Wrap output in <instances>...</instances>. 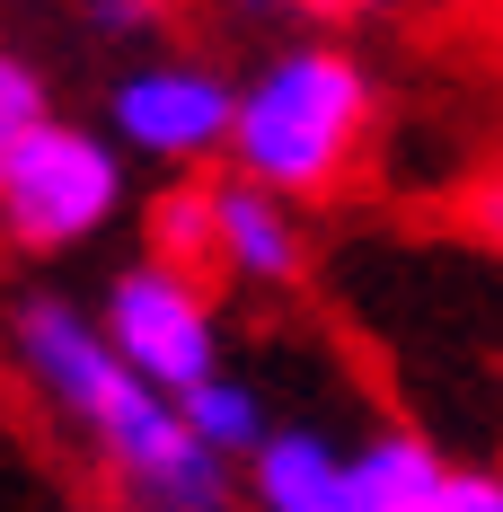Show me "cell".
I'll list each match as a JSON object with an SVG mask.
<instances>
[{
  "label": "cell",
  "instance_id": "obj_9",
  "mask_svg": "<svg viewBox=\"0 0 503 512\" xmlns=\"http://www.w3.org/2000/svg\"><path fill=\"white\" fill-rule=\"evenodd\" d=\"M177 415L195 424V442L212 451V460H239V468H248L256 451H265V433H274L265 389H256V380H239V371H212L203 389H186V398H177Z\"/></svg>",
  "mask_w": 503,
  "mask_h": 512
},
{
  "label": "cell",
  "instance_id": "obj_2",
  "mask_svg": "<svg viewBox=\"0 0 503 512\" xmlns=\"http://www.w3.org/2000/svg\"><path fill=\"white\" fill-rule=\"evenodd\" d=\"M380 124V80L371 62L336 36H292L239 80V124H230V177H248L283 204L336 195L362 142Z\"/></svg>",
  "mask_w": 503,
  "mask_h": 512
},
{
  "label": "cell",
  "instance_id": "obj_11",
  "mask_svg": "<svg viewBox=\"0 0 503 512\" xmlns=\"http://www.w3.org/2000/svg\"><path fill=\"white\" fill-rule=\"evenodd\" d=\"M45 124H53V80L27 62V53L0 45V159L18 151L27 133H45Z\"/></svg>",
  "mask_w": 503,
  "mask_h": 512
},
{
  "label": "cell",
  "instance_id": "obj_3",
  "mask_svg": "<svg viewBox=\"0 0 503 512\" xmlns=\"http://www.w3.org/2000/svg\"><path fill=\"white\" fill-rule=\"evenodd\" d=\"M124 204H133V177H124V151L98 124L53 115L45 133H27L0 159V248H18V256L89 248L124 221Z\"/></svg>",
  "mask_w": 503,
  "mask_h": 512
},
{
  "label": "cell",
  "instance_id": "obj_5",
  "mask_svg": "<svg viewBox=\"0 0 503 512\" xmlns=\"http://www.w3.org/2000/svg\"><path fill=\"white\" fill-rule=\"evenodd\" d=\"M230 124H239V80H221L195 53H151L106 89V142L168 177H203V159H230Z\"/></svg>",
  "mask_w": 503,
  "mask_h": 512
},
{
  "label": "cell",
  "instance_id": "obj_7",
  "mask_svg": "<svg viewBox=\"0 0 503 512\" xmlns=\"http://www.w3.org/2000/svg\"><path fill=\"white\" fill-rule=\"evenodd\" d=\"M451 460L415 433V424H380L345 442V486H336V512H424L442 495Z\"/></svg>",
  "mask_w": 503,
  "mask_h": 512
},
{
  "label": "cell",
  "instance_id": "obj_8",
  "mask_svg": "<svg viewBox=\"0 0 503 512\" xmlns=\"http://www.w3.org/2000/svg\"><path fill=\"white\" fill-rule=\"evenodd\" d=\"M336 486H345V442L327 424H274L248 460L256 512H336Z\"/></svg>",
  "mask_w": 503,
  "mask_h": 512
},
{
  "label": "cell",
  "instance_id": "obj_14",
  "mask_svg": "<svg viewBox=\"0 0 503 512\" xmlns=\"http://www.w3.org/2000/svg\"><path fill=\"white\" fill-rule=\"evenodd\" d=\"M239 9H256V18H292V27H353L371 0H239Z\"/></svg>",
  "mask_w": 503,
  "mask_h": 512
},
{
  "label": "cell",
  "instance_id": "obj_13",
  "mask_svg": "<svg viewBox=\"0 0 503 512\" xmlns=\"http://www.w3.org/2000/svg\"><path fill=\"white\" fill-rule=\"evenodd\" d=\"M80 27L106 36V45H142L159 27V0H80Z\"/></svg>",
  "mask_w": 503,
  "mask_h": 512
},
{
  "label": "cell",
  "instance_id": "obj_1",
  "mask_svg": "<svg viewBox=\"0 0 503 512\" xmlns=\"http://www.w3.org/2000/svg\"><path fill=\"white\" fill-rule=\"evenodd\" d=\"M0 345L18 362V380L36 389V407L62 415L89 451H98L124 495L142 512H221L230 504V460H212L177 398H159L133 362L106 345L98 309L62 301V292H27L9 309Z\"/></svg>",
  "mask_w": 503,
  "mask_h": 512
},
{
  "label": "cell",
  "instance_id": "obj_10",
  "mask_svg": "<svg viewBox=\"0 0 503 512\" xmlns=\"http://www.w3.org/2000/svg\"><path fill=\"white\" fill-rule=\"evenodd\" d=\"M142 256L177 274H212V177H168L142 204Z\"/></svg>",
  "mask_w": 503,
  "mask_h": 512
},
{
  "label": "cell",
  "instance_id": "obj_15",
  "mask_svg": "<svg viewBox=\"0 0 503 512\" xmlns=\"http://www.w3.org/2000/svg\"><path fill=\"white\" fill-rule=\"evenodd\" d=\"M477 230H495V239H503V177L477 186Z\"/></svg>",
  "mask_w": 503,
  "mask_h": 512
},
{
  "label": "cell",
  "instance_id": "obj_4",
  "mask_svg": "<svg viewBox=\"0 0 503 512\" xmlns=\"http://www.w3.org/2000/svg\"><path fill=\"white\" fill-rule=\"evenodd\" d=\"M98 327L159 398H186L212 371H230L221 362V301H212V283L177 274V265H151V256H133V265L106 274Z\"/></svg>",
  "mask_w": 503,
  "mask_h": 512
},
{
  "label": "cell",
  "instance_id": "obj_6",
  "mask_svg": "<svg viewBox=\"0 0 503 512\" xmlns=\"http://www.w3.org/2000/svg\"><path fill=\"white\" fill-rule=\"evenodd\" d=\"M212 274H230L239 292H292L309 274V221L301 204L265 195L248 177H212Z\"/></svg>",
  "mask_w": 503,
  "mask_h": 512
},
{
  "label": "cell",
  "instance_id": "obj_12",
  "mask_svg": "<svg viewBox=\"0 0 503 512\" xmlns=\"http://www.w3.org/2000/svg\"><path fill=\"white\" fill-rule=\"evenodd\" d=\"M424 512H503V468L495 460H459Z\"/></svg>",
  "mask_w": 503,
  "mask_h": 512
}]
</instances>
